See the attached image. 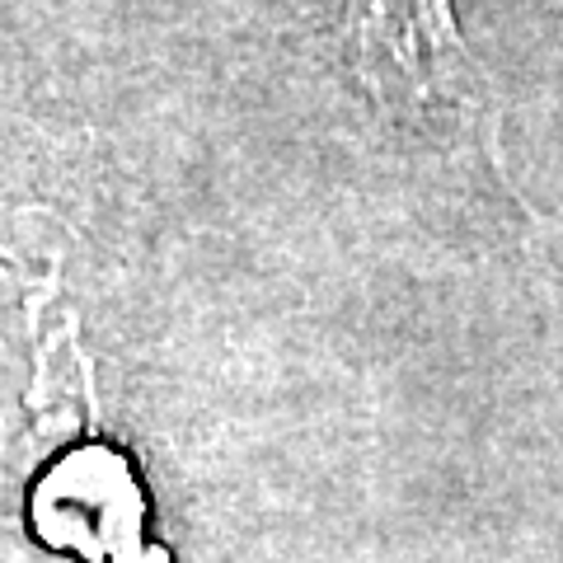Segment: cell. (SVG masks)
<instances>
[{
  "mask_svg": "<svg viewBox=\"0 0 563 563\" xmlns=\"http://www.w3.org/2000/svg\"><path fill=\"white\" fill-rule=\"evenodd\" d=\"M352 66L380 113L418 122H446L451 132L493 146V95L479 62L455 29L451 0H357L352 5Z\"/></svg>",
  "mask_w": 563,
  "mask_h": 563,
  "instance_id": "1",
  "label": "cell"
},
{
  "mask_svg": "<svg viewBox=\"0 0 563 563\" xmlns=\"http://www.w3.org/2000/svg\"><path fill=\"white\" fill-rule=\"evenodd\" d=\"M33 536L85 563H169L146 540V493L128 455L109 442H80L52 461L29 498Z\"/></svg>",
  "mask_w": 563,
  "mask_h": 563,
  "instance_id": "2",
  "label": "cell"
}]
</instances>
